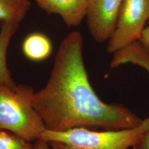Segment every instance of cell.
Segmentation results:
<instances>
[{"mask_svg":"<svg viewBox=\"0 0 149 149\" xmlns=\"http://www.w3.org/2000/svg\"><path fill=\"white\" fill-rule=\"evenodd\" d=\"M83 47L78 31L64 38L46 85L33 95V106L45 129L55 132L77 128L118 130L137 127L143 119L126 107L107 104L96 95L86 69Z\"/></svg>","mask_w":149,"mask_h":149,"instance_id":"6da1fadb","label":"cell"},{"mask_svg":"<svg viewBox=\"0 0 149 149\" xmlns=\"http://www.w3.org/2000/svg\"><path fill=\"white\" fill-rule=\"evenodd\" d=\"M149 132V117L134 128L97 132L87 128L63 132L45 129L39 139L52 149H129L139 146Z\"/></svg>","mask_w":149,"mask_h":149,"instance_id":"7a4b0ae2","label":"cell"},{"mask_svg":"<svg viewBox=\"0 0 149 149\" xmlns=\"http://www.w3.org/2000/svg\"><path fill=\"white\" fill-rule=\"evenodd\" d=\"M34 93L30 86L18 85L12 90L0 84V129L16 134L31 143L38 140L45 129L33 106Z\"/></svg>","mask_w":149,"mask_h":149,"instance_id":"3957f363","label":"cell"},{"mask_svg":"<svg viewBox=\"0 0 149 149\" xmlns=\"http://www.w3.org/2000/svg\"><path fill=\"white\" fill-rule=\"evenodd\" d=\"M149 19V0H122L107 52L113 54L139 41Z\"/></svg>","mask_w":149,"mask_h":149,"instance_id":"277c9868","label":"cell"},{"mask_svg":"<svg viewBox=\"0 0 149 149\" xmlns=\"http://www.w3.org/2000/svg\"><path fill=\"white\" fill-rule=\"evenodd\" d=\"M122 0H88L87 22L92 37L97 43L108 40L117 21Z\"/></svg>","mask_w":149,"mask_h":149,"instance_id":"5b68a950","label":"cell"},{"mask_svg":"<svg viewBox=\"0 0 149 149\" xmlns=\"http://www.w3.org/2000/svg\"><path fill=\"white\" fill-rule=\"evenodd\" d=\"M48 15L60 16L68 27H77L86 16L88 0H34Z\"/></svg>","mask_w":149,"mask_h":149,"instance_id":"8992f818","label":"cell"},{"mask_svg":"<svg viewBox=\"0 0 149 149\" xmlns=\"http://www.w3.org/2000/svg\"><path fill=\"white\" fill-rule=\"evenodd\" d=\"M128 63L139 66L149 73V53L139 41L113 54L110 66L114 69ZM137 148L138 149H149V132Z\"/></svg>","mask_w":149,"mask_h":149,"instance_id":"52a82bcc","label":"cell"},{"mask_svg":"<svg viewBox=\"0 0 149 149\" xmlns=\"http://www.w3.org/2000/svg\"><path fill=\"white\" fill-rule=\"evenodd\" d=\"M19 27V23L5 22L0 26V84L12 90L17 87L7 63V53L11 39Z\"/></svg>","mask_w":149,"mask_h":149,"instance_id":"ba28073f","label":"cell"},{"mask_svg":"<svg viewBox=\"0 0 149 149\" xmlns=\"http://www.w3.org/2000/svg\"><path fill=\"white\" fill-rule=\"evenodd\" d=\"M53 50L50 39L42 33L29 34L22 44V51L27 59L33 61H41L48 59Z\"/></svg>","mask_w":149,"mask_h":149,"instance_id":"9c48e42d","label":"cell"},{"mask_svg":"<svg viewBox=\"0 0 149 149\" xmlns=\"http://www.w3.org/2000/svg\"><path fill=\"white\" fill-rule=\"evenodd\" d=\"M31 6L29 0H0V21L19 24Z\"/></svg>","mask_w":149,"mask_h":149,"instance_id":"30bf717a","label":"cell"},{"mask_svg":"<svg viewBox=\"0 0 149 149\" xmlns=\"http://www.w3.org/2000/svg\"><path fill=\"white\" fill-rule=\"evenodd\" d=\"M0 149H33V144L16 134L0 129Z\"/></svg>","mask_w":149,"mask_h":149,"instance_id":"8fae6325","label":"cell"},{"mask_svg":"<svg viewBox=\"0 0 149 149\" xmlns=\"http://www.w3.org/2000/svg\"><path fill=\"white\" fill-rule=\"evenodd\" d=\"M139 42L149 53V27L148 26L145 28Z\"/></svg>","mask_w":149,"mask_h":149,"instance_id":"7c38bea8","label":"cell"},{"mask_svg":"<svg viewBox=\"0 0 149 149\" xmlns=\"http://www.w3.org/2000/svg\"><path fill=\"white\" fill-rule=\"evenodd\" d=\"M33 149H52V148L48 142L39 139L34 142Z\"/></svg>","mask_w":149,"mask_h":149,"instance_id":"4fadbf2b","label":"cell"},{"mask_svg":"<svg viewBox=\"0 0 149 149\" xmlns=\"http://www.w3.org/2000/svg\"><path fill=\"white\" fill-rule=\"evenodd\" d=\"M133 149H138V148H137V146H134L132 148Z\"/></svg>","mask_w":149,"mask_h":149,"instance_id":"5bb4252c","label":"cell"},{"mask_svg":"<svg viewBox=\"0 0 149 149\" xmlns=\"http://www.w3.org/2000/svg\"><path fill=\"white\" fill-rule=\"evenodd\" d=\"M148 26L149 27V19L148 21Z\"/></svg>","mask_w":149,"mask_h":149,"instance_id":"9a60e30c","label":"cell"},{"mask_svg":"<svg viewBox=\"0 0 149 149\" xmlns=\"http://www.w3.org/2000/svg\"><path fill=\"white\" fill-rule=\"evenodd\" d=\"M2 22L0 21V26H1V25L2 24Z\"/></svg>","mask_w":149,"mask_h":149,"instance_id":"2e32d148","label":"cell"}]
</instances>
